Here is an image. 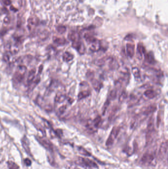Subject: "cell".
Returning <instances> with one entry per match:
<instances>
[{"mask_svg": "<svg viewBox=\"0 0 168 169\" xmlns=\"http://www.w3.org/2000/svg\"><path fill=\"white\" fill-rule=\"evenodd\" d=\"M57 30L58 32L60 34H63V33L65 32L66 31V27L65 26L63 25H60L58 26L57 28Z\"/></svg>", "mask_w": 168, "mask_h": 169, "instance_id": "1f68e13d", "label": "cell"}, {"mask_svg": "<svg viewBox=\"0 0 168 169\" xmlns=\"http://www.w3.org/2000/svg\"><path fill=\"white\" fill-rule=\"evenodd\" d=\"M144 55L145 60L146 62H148V63L150 64H154L156 62L153 54L151 52L147 53H145V54Z\"/></svg>", "mask_w": 168, "mask_h": 169, "instance_id": "7c38bea8", "label": "cell"}, {"mask_svg": "<svg viewBox=\"0 0 168 169\" xmlns=\"http://www.w3.org/2000/svg\"><path fill=\"white\" fill-rule=\"evenodd\" d=\"M22 144L23 147L25 151L27 153L30 155H31V153L30 151V148L29 147V140L27 139L26 136H24L22 140Z\"/></svg>", "mask_w": 168, "mask_h": 169, "instance_id": "8fae6325", "label": "cell"}, {"mask_svg": "<svg viewBox=\"0 0 168 169\" xmlns=\"http://www.w3.org/2000/svg\"><path fill=\"white\" fill-rule=\"evenodd\" d=\"M101 120H102V118L101 116H98L97 117H96L93 121H92L93 124L94 125L95 128H97L98 127L101 123Z\"/></svg>", "mask_w": 168, "mask_h": 169, "instance_id": "484cf974", "label": "cell"}, {"mask_svg": "<svg viewBox=\"0 0 168 169\" xmlns=\"http://www.w3.org/2000/svg\"><path fill=\"white\" fill-rule=\"evenodd\" d=\"M53 40L54 43L59 45H64L67 42L66 39L63 38L54 37Z\"/></svg>", "mask_w": 168, "mask_h": 169, "instance_id": "e0dca14e", "label": "cell"}, {"mask_svg": "<svg viewBox=\"0 0 168 169\" xmlns=\"http://www.w3.org/2000/svg\"><path fill=\"white\" fill-rule=\"evenodd\" d=\"M36 139L37 140L39 141V142L47 150H49L50 151H53L52 144L50 142L49 140L41 137H36Z\"/></svg>", "mask_w": 168, "mask_h": 169, "instance_id": "5b68a950", "label": "cell"}, {"mask_svg": "<svg viewBox=\"0 0 168 169\" xmlns=\"http://www.w3.org/2000/svg\"><path fill=\"white\" fill-rule=\"evenodd\" d=\"M66 95L62 94H58L55 98V101L57 103H62L64 102L66 99Z\"/></svg>", "mask_w": 168, "mask_h": 169, "instance_id": "7402d4cb", "label": "cell"}, {"mask_svg": "<svg viewBox=\"0 0 168 169\" xmlns=\"http://www.w3.org/2000/svg\"><path fill=\"white\" fill-rule=\"evenodd\" d=\"M168 151V141H166L161 144L160 149L159 151V155L160 158L163 159L165 157L167 156Z\"/></svg>", "mask_w": 168, "mask_h": 169, "instance_id": "ba28073f", "label": "cell"}, {"mask_svg": "<svg viewBox=\"0 0 168 169\" xmlns=\"http://www.w3.org/2000/svg\"><path fill=\"white\" fill-rule=\"evenodd\" d=\"M66 108H67V106L66 105H63V106H62L61 107L59 108V111L61 114H63L66 111Z\"/></svg>", "mask_w": 168, "mask_h": 169, "instance_id": "e575fe53", "label": "cell"}, {"mask_svg": "<svg viewBox=\"0 0 168 169\" xmlns=\"http://www.w3.org/2000/svg\"><path fill=\"white\" fill-rule=\"evenodd\" d=\"M154 159V156L150 153H145L142 156L140 162L144 165H149L152 164V162Z\"/></svg>", "mask_w": 168, "mask_h": 169, "instance_id": "8992f818", "label": "cell"}, {"mask_svg": "<svg viewBox=\"0 0 168 169\" xmlns=\"http://www.w3.org/2000/svg\"><path fill=\"white\" fill-rule=\"evenodd\" d=\"M156 110V107L155 105H150L144 109L143 111V113L145 115H148L152 113L155 111Z\"/></svg>", "mask_w": 168, "mask_h": 169, "instance_id": "9a60e30c", "label": "cell"}, {"mask_svg": "<svg viewBox=\"0 0 168 169\" xmlns=\"http://www.w3.org/2000/svg\"><path fill=\"white\" fill-rule=\"evenodd\" d=\"M132 73L135 78L139 79L140 78V72L138 67H133Z\"/></svg>", "mask_w": 168, "mask_h": 169, "instance_id": "d4e9b609", "label": "cell"}, {"mask_svg": "<svg viewBox=\"0 0 168 169\" xmlns=\"http://www.w3.org/2000/svg\"><path fill=\"white\" fill-rule=\"evenodd\" d=\"M90 95V92L88 91H83L78 94V101L87 98Z\"/></svg>", "mask_w": 168, "mask_h": 169, "instance_id": "ffe728a7", "label": "cell"}, {"mask_svg": "<svg viewBox=\"0 0 168 169\" xmlns=\"http://www.w3.org/2000/svg\"><path fill=\"white\" fill-rule=\"evenodd\" d=\"M8 166L9 169H19V167L18 165L12 161H8Z\"/></svg>", "mask_w": 168, "mask_h": 169, "instance_id": "4316f807", "label": "cell"}, {"mask_svg": "<svg viewBox=\"0 0 168 169\" xmlns=\"http://www.w3.org/2000/svg\"><path fill=\"white\" fill-rule=\"evenodd\" d=\"M154 132V125L153 121L150 120L148 124L147 132L146 134V143L150 144L152 141L153 135Z\"/></svg>", "mask_w": 168, "mask_h": 169, "instance_id": "277c9868", "label": "cell"}, {"mask_svg": "<svg viewBox=\"0 0 168 169\" xmlns=\"http://www.w3.org/2000/svg\"><path fill=\"white\" fill-rule=\"evenodd\" d=\"M126 51H127V54L128 56L130 58H132L135 52V46L134 44H131V43H128L126 45Z\"/></svg>", "mask_w": 168, "mask_h": 169, "instance_id": "9c48e42d", "label": "cell"}, {"mask_svg": "<svg viewBox=\"0 0 168 169\" xmlns=\"http://www.w3.org/2000/svg\"><path fill=\"white\" fill-rule=\"evenodd\" d=\"M110 101H111V100H110L108 99H107V101H106V103H105L104 106L103 107V110H102V114L103 115L105 114L106 111H107V107H109V106L110 105Z\"/></svg>", "mask_w": 168, "mask_h": 169, "instance_id": "f546056e", "label": "cell"}, {"mask_svg": "<svg viewBox=\"0 0 168 169\" xmlns=\"http://www.w3.org/2000/svg\"><path fill=\"white\" fill-rule=\"evenodd\" d=\"M27 71V67L25 65H19L17 68L14 78L17 82L20 83L24 78L25 74Z\"/></svg>", "mask_w": 168, "mask_h": 169, "instance_id": "3957f363", "label": "cell"}, {"mask_svg": "<svg viewBox=\"0 0 168 169\" xmlns=\"http://www.w3.org/2000/svg\"><path fill=\"white\" fill-rule=\"evenodd\" d=\"M102 48V45L101 44V42L97 40L94 43H92V45L90 47V49L92 52H96L101 50Z\"/></svg>", "mask_w": 168, "mask_h": 169, "instance_id": "4fadbf2b", "label": "cell"}, {"mask_svg": "<svg viewBox=\"0 0 168 169\" xmlns=\"http://www.w3.org/2000/svg\"><path fill=\"white\" fill-rule=\"evenodd\" d=\"M55 132L56 135L59 137H61L62 136V134H63L62 131L61 130H60V129H57L56 131H55Z\"/></svg>", "mask_w": 168, "mask_h": 169, "instance_id": "d590c367", "label": "cell"}, {"mask_svg": "<svg viewBox=\"0 0 168 169\" xmlns=\"http://www.w3.org/2000/svg\"><path fill=\"white\" fill-rule=\"evenodd\" d=\"M144 95L148 99H152L155 97L156 95V93L155 91L152 90H148L145 91L144 93Z\"/></svg>", "mask_w": 168, "mask_h": 169, "instance_id": "44dd1931", "label": "cell"}, {"mask_svg": "<svg viewBox=\"0 0 168 169\" xmlns=\"http://www.w3.org/2000/svg\"><path fill=\"white\" fill-rule=\"evenodd\" d=\"M127 93L125 91H123L122 92L121 94L120 95L119 98V103H122L123 101L127 99Z\"/></svg>", "mask_w": 168, "mask_h": 169, "instance_id": "83f0119b", "label": "cell"}, {"mask_svg": "<svg viewBox=\"0 0 168 169\" xmlns=\"http://www.w3.org/2000/svg\"><path fill=\"white\" fill-rule=\"evenodd\" d=\"M76 163L84 168H99L98 166L96 163L87 158L79 157L77 161H76Z\"/></svg>", "mask_w": 168, "mask_h": 169, "instance_id": "6da1fadb", "label": "cell"}, {"mask_svg": "<svg viewBox=\"0 0 168 169\" xmlns=\"http://www.w3.org/2000/svg\"><path fill=\"white\" fill-rule=\"evenodd\" d=\"M12 54L11 52H8V53L4 54V56H3V59L6 62H8L10 59V54Z\"/></svg>", "mask_w": 168, "mask_h": 169, "instance_id": "d6a6232c", "label": "cell"}, {"mask_svg": "<svg viewBox=\"0 0 168 169\" xmlns=\"http://www.w3.org/2000/svg\"><path fill=\"white\" fill-rule=\"evenodd\" d=\"M24 163L25 165H26L27 166H30V165L32 164L31 161L28 158H26V159H25Z\"/></svg>", "mask_w": 168, "mask_h": 169, "instance_id": "8d00e7d4", "label": "cell"}, {"mask_svg": "<svg viewBox=\"0 0 168 169\" xmlns=\"http://www.w3.org/2000/svg\"><path fill=\"white\" fill-rule=\"evenodd\" d=\"M36 74V70L33 69L29 71V74L27 77V82L28 84H30L33 81V80L35 78Z\"/></svg>", "mask_w": 168, "mask_h": 169, "instance_id": "d6986e66", "label": "cell"}, {"mask_svg": "<svg viewBox=\"0 0 168 169\" xmlns=\"http://www.w3.org/2000/svg\"><path fill=\"white\" fill-rule=\"evenodd\" d=\"M68 37L70 40L72 42L78 41L79 39V36L78 34L74 31H72L69 33Z\"/></svg>", "mask_w": 168, "mask_h": 169, "instance_id": "2e32d148", "label": "cell"}, {"mask_svg": "<svg viewBox=\"0 0 168 169\" xmlns=\"http://www.w3.org/2000/svg\"><path fill=\"white\" fill-rule=\"evenodd\" d=\"M78 151L79 153L82 155L85 156L90 157L91 156V154L88 152L86 149L84 148L82 146H79L78 147Z\"/></svg>", "mask_w": 168, "mask_h": 169, "instance_id": "cb8c5ba5", "label": "cell"}, {"mask_svg": "<svg viewBox=\"0 0 168 169\" xmlns=\"http://www.w3.org/2000/svg\"><path fill=\"white\" fill-rule=\"evenodd\" d=\"M87 76L91 81L93 79H94V72H91L90 71H89L87 73Z\"/></svg>", "mask_w": 168, "mask_h": 169, "instance_id": "836d02e7", "label": "cell"}, {"mask_svg": "<svg viewBox=\"0 0 168 169\" xmlns=\"http://www.w3.org/2000/svg\"><path fill=\"white\" fill-rule=\"evenodd\" d=\"M3 2H4V4H6V5H7V6L9 5L12 3L10 0H3Z\"/></svg>", "mask_w": 168, "mask_h": 169, "instance_id": "74e56055", "label": "cell"}, {"mask_svg": "<svg viewBox=\"0 0 168 169\" xmlns=\"http://www.w3.org/2000/svg\"><path fill=\"white\" fill-rule=\"evenodd\" d=\"M74 58V55L68 52H65L63 55V60L65 62H69Z\"/></svg>", "mask_w": 168, "mask_h": 169, "instance_id": "ac0fdd59", "label": "cell"}, {"mask_svg": "<svg viewBox=\"0 0 168 169\" xmlns=\"http://www.w3.org/2000/svg\"><path fill=\"white\" fill-rule=\"evenodd\" d=\"M28 21L30 25L31 26H34V25H36L37 24L38 19H37V18L36 17H32L29 18Z\"/></svg>", "mask_w": 168, "mask_h": 169, "instance_id": "f1b7e54d", "label": "cell"}, {"mask_svg": "<svg viewBox=\"0 0 168 169\" xmlns=\"http://www.w3.org/2000/svg\"><path fill=\"white\" fill-rule=\"evenodd\" d=\"M9 21H10V19L8 17H5L4 19V23H8L9 22Z\"/></svg>", "mask_w": 168, "mask_h": 169, "instance_id": "f35d334b", "label": "cell"}, {"mask_svg": "<svg viewBox=\"0 0 168 169\" xmlns=\"http://www.w3.org/2000/svg\"><path fill=\"white\" fill-rule=\"evenodd\" d=\"M116 95H117L116 90H113L112 91H111V93H110L109 99H110V100L115 99L116 98Z\"/></svg>", "mask_w": 168, "mask_h": 169, "instance_id": "4dcf8cb0", "label": "cell"}, {"mask_svg": "<svg viewBox=\"0 0 168 169\" xmlns=\"http://www.w3.org/2000/svg\"><path fill=\"white\" fill-rule=\"evenodd\" d=\"M91 81L92 86L95 90L98 92L100 91L102 86V83L100 82L99 81L95 79H93Z\"/></svg>", "mask_w": 168, "mask_h": 169, "instance_id": "5bb4252c", "label": "cell"}, {"mask_svg": "<svg viewBox=\"0 0 168 169\" xmlns=\"http://www.w3.org/2000/svg\"><path fill=\"white\" fill-rule=\"evenodd\" d=\"M72 47L77 50L80 54H84L85 52V48L83 44L79 40L77 41L73 42Z\"/></svg>", "mask_w": 168, "mask_h": 169, "instance_id": "52a82bcc", "label": "cell"}, {"mask_svg": "<svg viewBox=\"0 0 168 169\" xmlns=\"http://www.w3.org/2000/svg\"><path fill=\"white\" fill-rule=\"evenodd\" d=\"M84 38L86 41L89 43H93L96 41L97 40L94 37V36L90 33H86L84 35Z\"/></svg>", "mask_w": 168, "mask_h": 169, "instance_id": "603a6c76", "label": "cell"}, {"mask_svg": "<svg viewBox=\"0 0 168 169\" xmlns=\"http://www.w3.org/2000/svg\"><path fill=\"white\" fill-rule=\"evenodd\" d=\"M120 131V128L119 127H114L112 128L111 134L107 139L106 145L107 146H111L114 143L115 140L118 136Z\"/></svg>", "mask_w": 168, "mask_h": 169, "instance_id": "7a4b0ae2", "label": "cell"}, {"mask_svg": "<svg viewBox=\"0 0 168 169\" xmlns=\"http://www.w3.org/2000/svg\"><path fill=\"white\" fill-rule=\"evenodd\" d=\"M146 53V50L144 45L139 43L137 45V57L139 59H142L143 58V55H144Z\"/></svg>", "mask_w": 168, "mask_h": 169, "instance_id": "30bf717a", "label": "cell"}]
</instances>
